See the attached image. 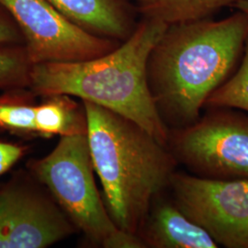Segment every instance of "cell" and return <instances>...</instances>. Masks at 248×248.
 I'll return each mask as SVG.
<instances>
[{
	"label": "cell",
	"instance_id": "6da1fadb",
	"mask_svg": "<svg viewBox=\"0 0 248 248\" xmlns=\"http://www.w3.org/2000/svg\"><path fill=\"white\" fill-rule=\"evenodd\" d=\"M248 36V18L237 10L220 20L172 25L151 51L147 81L165 124L185 127L201 117L213 92L231 77Z\"/></svg>",
	"mask_w": 248,
	"mask_h": 248
},
{
	"label": "cell",
	"instance_id": "7a4b0ae2",
	"mask_svg": "<svg viewBox=\"0 0 248 248\" xmlns=\"http://www.w3.org/2000/svg\"><path fill=\"white\" fill-rule=\"evenodd\" d=\"M82 102L91 159L107 210L121 230L138 235L153 202L169 186L177 160L167 144L139 124Z\"/></svg>",
	"mask_w": 248,
	"mask_h": 248
},
{
	"label": "cell",
	"instance_id": "3957f363",
	"mask_svg": "<svg viewBox=\"0 0 248 248\" xmlns=\"http://www.w3.org/2000/svg\"><path fill=\"white\" fill-rule=\"evenodd\" d=\"M168 25L142 18L113 51L94 59L34 64L30 87L41 97L63 94L106 108L142 126L167 144L169 128L151 95L147 62Z\"/></svg>",
	"mask_w": 248,
	"mask_h": 248
},
{
	"label": "cell",
	"instance_id": "277c9868",
	"mask_svg": "<svg viewBox=\"0 0 248 248\" xmlns=\"http://www.w3.org/2000/svg\"><path fill=\"white\" fill-rule=\"evenodd\" d=\"M28 164L31 175L91 243L105 248H145L138 235L121 230L110 218L95 182L87 134L62 136L49 155Z\"/></svg>",
	"mask_w": 248,
	"mask_h": 248
},
{
	"label": "cell",
	"instance_id": "5b68a950",
	"mask_svg": "<svg viewBox=\"0 0 248 248\" xmlns=\"http://www.w3.org/2000/svg\"><path fill=\"white\" fill-rule=\"evenodd\" d=\"M209 108L195 123L169 129V150L196 176L248 179V113Z\"/></svg>",
	"mask_w": 248,
	"mask_h": 248
},
{
	"label": "cell",
	"instance_id": "8992f818",
	"mask_svg": "<svg viewBox=\"0 0 248 248\" xmlns=\"http://www.w3.org/2000/svg\"><path fill=\"white\" fill-rule=\"evenodd\" d=\"M169 187L177 207L227 248H248V179L175 172Z\"/></svg>",
	"mask_w": 248,
	"mask_h": 248
},
{
	"label": "cell",
	"instance_id": "52a82bcc",
	"mask_svg": "<svg viewBox=\"0 0 248 248\" xmlns=\"http://www.w3.org/2000/svg\"><path fill=\"white\" fill-rule=\"evenodd\" d=\"M0 2L17 23L33 65L87 61L109 53L122 44L82 30L48 0Z\"/></svg>",
	"mask_w": 248,
	"mask_h": 248
},
{
	"label": "cell",
	"instance_id": "ba28073f",
	"mask_svg": "<svg viewBox=\"0 0 248 248\" xmlns=\"http://www.w3.org/2000/svg\"><path fill=\"white\" fill-rule=\"evenodd\" d=\"M76 227L53 197L26 180L0 188V248H45L70 236Z\"/></svg>",
	"mask_w": 248,
	"mask_h": 248
},
{
	"label": "cell",
	"instance_id": "9c48e42d",
	"mask_svg": "<svg viewBox=\"0 0 248 248\" xmlns=\"http://www.w3.org/2000/svg\"><path fill=\"white\" fill-rule=\"evenodd\" d=\"M64 17L91 34L123 43L137 26L132 0H48Z\"/></svg>",
	"mask_w": 248,
	"mask_h": 248
},
{
	"label": "cell",
	"instance_id": "30bf717a",
	"mask_svg": "<svg viewBox=\"0 0 248 248\" xmlns=\"http://www.w3.org/2000/svg\"><path fill=\"white\" fill-rule=\"evenodd\" d=\"M162 194L153 202L138 235L145 248H217L219 246L202 226L183 213L174 201Z\"/></svg>",
	"mask_w": 248,
	"mask_h": 248
},
{
	"label": "cell",
	"instance_id": "8fae6325",
	"mask_svg": "<svg viewBox=\"0 0 248 248\" xmlns=\"http://www.w3.org/2000/svg\"><path fill=\"white\" fill-rule=\"evenodd\" d=\"M43 98L44 101L36 105L35 124L39 137L88 133V120L83 102L80 105L73 97L63 94Z\"/></svg>",
	"mask_w": 248,
	"mask_h": 248
},
{
	"label": "cell",
	"instance_id": "7c38bea8",
	"mask_svg": "<svg viewBox=\"0 0 248 248\" xmlns=\"http://www.w3.org/2000/svg\"><path fill=\"white\" fill-rule=\"evenodd\" d=\"M239 0H133L142 18L156 20L168 26L202 20Z\"/></svg>",
	"mask_w": 248,
	"mask_h": 248
},
{
	"label": "cell",
	"instance_id": "4fadbf2b",
	"mask_svg": "<svg viewBox=\"0 0 248 248\" xmlns=\"http://www.w3.org/2000/svg\"><path fill=\"white\" fill-rule=\"evenodd\" d=\"M32 96L30 89H11L0 95V131L26 138L39 137Z\"/></svg>",
	"mask_w": 248,
	"mask_h": 248
},
{
	"label": "cell",
	"instance_id": "5bb4252c",
	"mask_svg": "<svg viewBox=\"0 0 248 248\" xmlns=\"http://www.w3.org/2000/svg\"><path fill=\"white\" fill-rule=\"evenodd\" d=\"M237 71L206 101L208 108H231L248 113V36Z\"/></svg>",
	"mask_w": 248,
	"mask_h": 248
},
{
	"label": "cell",
	"instance_id": "9a60e30c",
	"mask_svg": "<svg viewBox=\"0 0 248 248\" xmlns=\"http://www.w3.org/2000/svg\"><path fill=\"white\" fill-rule=\"evenodd\" d=\"M32 67L24 45L0 46V89H29Z\"/></svg>",
	"mask_w": 248,
	"mask_h": 248
},
{
	"label": "cell",
	"instance_id": "2e32d148",
	"mask_svg": "<svg viewBox=\"0 0 248 248\" xmlns=\"http://www.w3.org/2000/svg\"><path fill=\"white\" fill-rule=\"evenodd\" d=\"M23 44V37L17 23L0 2V46Z\"/></svg>",
	"mask_w": 248,
	"mask_h": 248
},
{
	"label": "cell",
	"instance_id": "e0dca14e",
	"mask_svg": "<svg viewBox=\"0 0 248 248\" xmlns=\"http://www.w3.org/2000/svg\"><path fill=\"white\" fill-rule=\"evenodd\" d=\"M26 151V146L0 142V176L9 171L25 155Z\"/></svg>",
	"mask_w": 248,
	"mask_h": 248
},
{
	"label": "cell",
	"instance_id": "ac0fdd59",
	"mask_svg": "<svg viewBox=\"0 0 248 248\" xmlns=\"http://www.w3.org/2000/svg\"><path fill=\"white\" fill-rule=\"evenodd\" d=\"M233 8L244 13L248 18V0H239L236 4H234Z\"/></svg>",
	"mask_w": 248,
	"mask_h": 248
}]
</instances>
